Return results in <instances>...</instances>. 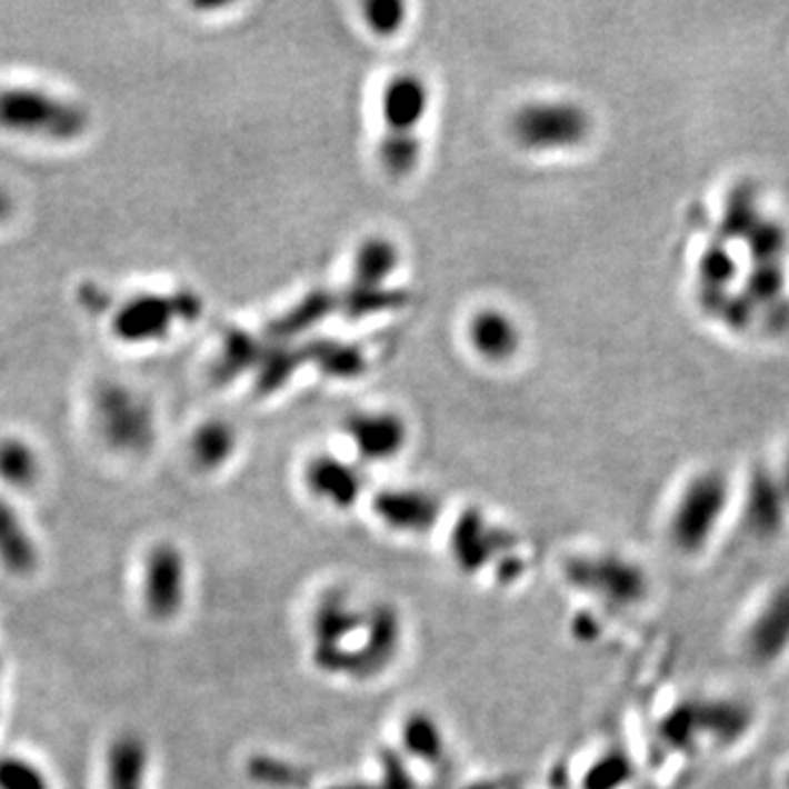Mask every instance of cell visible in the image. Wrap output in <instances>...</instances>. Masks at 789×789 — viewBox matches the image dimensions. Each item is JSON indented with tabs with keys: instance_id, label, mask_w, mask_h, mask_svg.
Wrapping results in <instances>:
<instances>
[{
	"instance_id": "obj_1",
	"label": "cell",
	"mask_w": 789,
	"mask_h": 789,
	"mask_svg": "<svg viewBox=\"0 0 789 789\" xmlns=\"http://www.w3.org/2000/svg\"><path fill=\"white\" fill-rule=\"evenodd\" d=\"M0 130L53 143H73L90 130L88 110L44 88H0Z\"/></svg>"
},
{
	"instance_id": "obj_2",
	"label": "cell",
	"mask_w": 789,
	"mask_h": 789,
	"mask_svg": "<svg viewBox=\"0 0 789 789\" xmlns=\"http://www.w3.org/2000/svg\"><path fill=\"white\" fill-rule=\"evenodd\" d=\"M101 441L119 455H146L157 441V419L150 401L121 382H103L92 399Z\"/></svg>"
},
{
	"instance_id": "obj_3",
	"label": "cell",
	"mask_w": 789,
	"mask_h": 789,
	"mask_svg": "<svg viewBox=\"0 0 789 789\" xmlns=\"http://www.w3.org/2000/svg\"><path fill=\"white\" fill-rule=\"evenodd\" d=\"M513 143L531 154H551L572 150L590 132L588 112L575 101L536 99L522 103L509 126Z\"/></svg>"
},
{
	"instance_id": "obj_4",
	"label": "cell",
	"mask_w": 789,
	"mask_h": 789,
	"mask_svg": "<svg viewBox=\"0 0 789 789\" xmlns=\"http://www.w3.org/2000/svg\"><path fill=\"white\" fill-rule=\"evenodd\" d=\"M726 500L728 487L721 476L707 473L687 487L671 518V538L680 551L698 552L707 547L721 522Z\"/></svg>"
},
{
	"instance_id": "obj_5",
	"label": "cell",
	"mask_w": 789,
	"mask_h": 789,
	"mask_svg": "<svg viewBox=\"0 0 789 789\" xmlns=\"http://www.w3.org/2000/svg\"><path fill=\"white\" fill-rule=\"evenodd\" d=\"M193 314L191 294H137L112 316V331L126 344H146L164 338L178 320Z\"/></svg>"
},
{
	"instance_id": "obj_6",
	"label": "cell",
	"mask_w": 789,
	"mask_h": 789,
	"mask_svg": "<svg viewBox=\"0 0 789 789\" xmlns=\"http://www.w3.org/2000/svg\"><path fill=\"white\" fill-rule=\"evenodd\" d=\"M344 437L360 463H387L408 443V426L393 410H360L344 421Z\"/></svg>"
},
{
	"instance_id": "obj_7",
	"label": "cell",
	"mask_w": 789,
	"mask_h": 789,
	"mask_svg": "<svg viewBox=\"0 0 789 789\" xmlns=\"http://www.w3.org/2000/svg\"><path fill=\"white\" fill-rule=\"evenodd\" d=\"M187 601V561L173 545H158L146 559L143 603L152 619L178 617Z\"/></svg>"
},
{
	"instance_id": "obj_8",
	"label": "cell",
	"mask_w": 789,
	"mask_h": 789,
	"mask_svg": "<svg viewBox=\"0 0 789 789\" xmlns=\"http://www.w3.org/2000/svg\"><path fill=\"white\" fill-rule=\"evenodd\" d=\"M303 482L316 500L338 511L353 507L367 487L360 461L340 455H314L303 470Z\"/></svg>"
},
{
	"instance_id": "obj_9",
	"label": "cell",
	"mask_w": 789,
	"mask_h": 789,
	"mask_svg": "<svg viewBox=\"0 0 789 789\" xmlns=\"http://www.w3.org/2000/svg\"><path fill=\"white\" fill-rule=\"evenodd\" d=\"M432 108V90L423 76L403 71L380 90V119L387 132H417Z\"/></svg>"
},
{
	"instance_id": "obj_10",
	"label": "cell",
	"mask_w": 789,
	"mask_h": 789,
	"mask_svg": "<svg viewBox=\"0 0 789 789\" xmlns=\"http://www.w3.org/2000/svg\"><path fill=\"white\" fill-rule=\"evenodd\" d=\"M439 498L426 489L397 487L384 489L373 500V511L387 529L406 536L430 531L439 518Z\"/></svg>"
},
{
	"instance_id": "obj_11",
	"label": "cell",
	"mask_w": 789,
	"mask_h": 789,
	"mask_svg": "<svg viewBox=\"0 0 789 789\" xmlns=\"http://www.w3.org/2000/svg\"><path fill=\"white\" fill-rule=\"evenodd\" d=\"M468 342L473 353L489 364L509 362L522 344L518 320L502 308H480L468 320Z\"/></svg>"
},
{
	"instance_id": "obj_12",
	"label": "cell",
	"mask_w": 789,
	"mask_h": 789,
	"mask_svg": "<svg viewBox=\"0 0 789 789\" xmlns=\"http://www.w3.org/2000/svg\"><path fill=\"white\" fill-rule=\"evenodd\" d=\"M579 586L595 590L601 599L630 603L642 592L640 572L626 559L599 557V559H581L572 575Z\"/></svg>"
},
{
	"instance_id": "obj_13",
	"label": "cell",
	"mask_w": 789,
	"mask_h": 789,
	"mask_svg": "<svg viewBox=\"0 0 789 789\" xmlns=\"http://www.w3.org/2000/svg\"><path fill=\"white\" fill-rule=\"evenodd\" d=\"M748 647L759 660H777L789 647V586L779 588L748 630Z\"/></svg>"
},
{
	"instance_id": "obj_14",
	"label": "cell",
	"mask_w": 789,
	"mask_h": 789,
	"mask_svg": "<svg viewBox=\"0 0 789 789\" xmlns=\"http://www.w3.org/2000/svg\"><path fill=\"white\" fill-rule=\"evenodd\" d=\"M0 561L16 575H29L38 566V549L16 509L0 498Z\"/></svg>"
},
{
	"instance_id": "obj_15",
	"label": "cell",
	"mask_w": 789,
	"mask_h": 789,
	"mask_svg": "<svg viewBox=\"0 0 789 789\" xmlns=\"http://www.w3.org/2000/svg\"><path fill=\"white\" fill-rule=\"evenodd\" d=\"M236 448V430L220 419L202 423L189 441V455L200 470H218L227 466Z\"/></svg>"
},
{
	"instance_id": "obj_16",
	"label": "cell",
	"mask_w": 789,
	"mask_h": 789,
	"mask_svg": "<svg viewBox=\"0 0 789 789\" xmlns=\"http://www.w3.org/2000/svg\"><path fill=\"white\" fill-rule=\"evenodd\" d=\"M148 752L134 737L119 739L108 757V789H143Z\"/></svg>"
},
{
	"instance_id": "obj_17",
	"label": "cell",
	"mask_w": 789,
	"mask_h": 789,
	"mask_svg": "<svg viewBox=\"0 0 789 789\" xmlns=\"http://www.w3.org/2000/svg\"><path fill=\"white\" fill-rule=\"evenodd\" d=\"M40 457L20 437L0 439V480L11 487L27 489L40 478Z\"/></svg>"
},
{
	"instance_id": "obj_18",
	"label": "cell",
	"mask_w": 789,
	"mask_h": 789,
	"mask_svg": "<svg viewBox=\"0 0 789 789\" xmlns=\"http://www.w3.org/2000/svg\"><path fill=\"white\" fill-rule=\"evenodd\" d=\"M423 157L417 132H387L378 146V160L391 176H408Z\"/></svg>"
},
{
	"instance_id": "obj_19",
	"label": "cell",
	"mask_w": 789,
	"mask_h": 789,
	"mask_svg": "<svg viewBox=\"0 0 789 789\" xmlns=\"http://www.w3.org/2000/svg\"><path fill=\"white\" fill-rule=\"evenodd\" d=\"M397 268V250L384 239H369L356 254V272L364 283L389 279Z\"/></svg>"
},
{
	"instance_id": "obj_20",
	"label": "cell",
	"mask_w": 789,
	"mask_h": 789,
	"mask_svg": "<svg viewBox=\"0 0 789 789\" xmlns=\"http://www.w3.org/2000/svg\"><path fill=\"white\" fill-rule=\"evenodd\" d=\"M441 728L432 721V717L419 712L415 717H408L406 730H403V743L415 757L423 759H441L443 752V739H441Z\"/></svg>"
},
{
	"instance_id": "obj_21",
	"label": "cell",
	"mask_w": 789,
	"mask_h": 789,
	"mask_svg": "<svg viewBox=\"0 0 789 789\" xmlns=\"http://www.w3.org/2000/svg\"><path fill=\"white\" fill-rule=\"evenodd\" d=\"M0 789H49L42 770L20 757H0Z\"/></svg>"
},
{
	"instance_id": "obj_22",
	"label": "cell",
	"mask_w": 789,
	"mask_h": 789,
	"mask_svg": "<svg viewBox=\"0 0 789 789\" xmlns=\"http://www.w3.org/2000/svg\"><path fill=\"white\" fill-rule=\"evenodd\" d=\"M408 18V7L394 0L364 4V22L378 36H393Z\"/></svg>"
},
{
	"instance_id": "obj_23",
	"label": "cell",
	"mask_w": 789,
	"mask_h": 789,
	"mask_svg": "<svg viewBox=\"0 0 789 789\" xmlns=\"http://www.w3.org/2000/svg\"><path fill=\"white\" fill-rule=\"evenodd\" d=\"M16 216V200L9 189L0 184V227L7 224Z\"/></svg>"
},
{
	"instance_id": "obj_24",
	"label": "cell",
	"mask_w": 789,
	"mask_h": 789,
	"mask_svg": "<svg viewBox=\"0 0 789 789\" xmlns=\"http://www.w3.org/2000/svg\"><path fill=\"white\" fill-rule=\"evenodd\" d=\"M788 473H789V468H788Z\"/></svg>"
}]
</instances>
